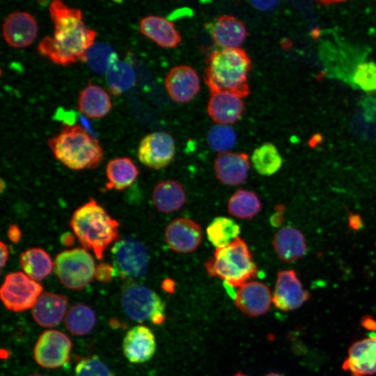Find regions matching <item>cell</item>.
I'll return each mask as SVG.
<instances>
[{
    "mask_svg": "<svg viewBox=\"0 0 376 376\" xmlns=\"http://www.w3.org/2000/svg\"><path fill=\"white\" fill-rule=\"evenodd\" d=\"M123 308L131 320L162 324L165 319V306L160 297L152 290L136 283L127 285L122 293Z\"/></svg>",
    "mask_w": 376,
    "mask_h": 376,
    "instance_id": "cell-6",
    "label": "cell"
},
{
    "mask_svg": "<svg viewBox=\"0 0 376 376\" xmlns=\"http://www.w3.org/2000/svg\"><path fill=\"white\" fill-rule=\"evenodd\" d=\"M96 322L94 311L88 306L78 304L68 311L65 317V325L72 334L84 336L90 333Z\"/></svg>",
    "mask_w": 376,
    "mask_h": 376,
    "instance_id": "cell-30",
    "label": "cell"
},
{
    "mask_svg": "<svg viewBox=\"0 0 376 376\" xmlns=\"http://www.w3.org/2000/svg\"><path fill=\"white\" fill-rule=\"evenodd\" d=\"M106 80L110 93L120 95L134 86L136 75L130 64L118 61L107 72Z\"/></svg>",
    "mask_w": 376,
    "mask_h": 376,
    "instance_id": "cell-32",
    "label": "cell"
},
{
    "mask_svg": "<svg viewBox=\"0 0 376 376\" xmlns=\"http://www.w3.org/2000/svg\"><path fill=\"white\" fill-rule=\"evenodd\" d=\"M251 68L250 58L241 48L214 51L207 59L204 80L211 92H228L242 98L249 93Z\"/></svg>",
    "mask_w": 376,
    "mask_h": 376,
    "instance_id": "cell-2",
    "label": "cell"
},
{
    "mask_svg": "<svg viewBox=\"0 0 376 376\" xmlns=\"http://www.w3.org/2000/svg\"><path fill=\"white\" fill-rule=\"evenodd\" d=\"M19 262L25 274L36 281L46 278L54 267L49 255L38 247H33L22 253Z\"/></svg>",
    "mask_w": 376,
    "mask_h": 376,
    "instance_id": "cell-28",
    "label": "cell"
},
{
    "mask_svg": "<svg viewBox=\"0 0 376 376\" xmlns=\"http://www.w3.org/2000/svg\"><path fill=\"white\" fill-rule=\"evenodd\" d=\"M42 287L21 272L7 274L0 289V295L6 308L13 312H21L33 308Z\"/></svg>",
    "mask_w": 376,
    "mask_h": 376,
    "instance_id": "cell-9",
    "label": "cell"
},
{
    "mask_svg": "<svg viewBox=\"0 0 376 376\" xmlns=\"http://www.w3.org/2000/svg\"><path fill=\"white\" fill-rule=\"evenodd\" d=\"M251 162L258 173L271 175L280 169L283 160L276 146L267 142L255 149Z\"/></svg>",
    "mask_w": 376,
    "mask_h": 376,
    "instance_id": "cell-33",
    "label": "cell"
},
{
    "mask_svg": "<svg viewBox=\"0 0 376 376\" xmlns=\"http://www.w3.org/2000/svg\"><path fill=\"white\" fill-rule=\"evenodd\" d=\"M264 376H283L279 373H268Z\"/></svg>",
    "mask_w": 376,
    "mask_h": 376,
    "instance_id": "cell-47",
    "label": "cell"
},
{
    "mask_svg": "<svg viewBox=\"0 0 376 376\" xmlns=\"http://www.w3.org/2000/svg\"><path fill=\"white\" fill-rule=\"evenodd\" d=\"M233 376H248V375H244V374H243L242 373H238L235 374Z\"/></svg>",
    "mask_w": 376,
    "mask_h": 376,
    "instance_id": "cell-49",
    "label": "cell"
},
{
    "mask_svg": "<svg viewBox=\"0 0 376 376\" xmlns=\"http://www.w3.org/2000/svg\"><path fill=\"white\" fill-rule=\"evenodd\" d=\"M242 97L228 92H211L207 104L210 118L217 124H233L237 121L244 111Z\"/></svg>",
    "mask_w": 376,
    "mask_h": 376,
    "instance_id": "cell-20",
    "label": "cell"
},
{
    "mask_svg": "<svg viewBox=\"0 0 376 376\" xmlns=\"http://www.w3.org/2000/svg\"><path fill=\"white\" fill-rule=\"evenodd\" d=\"M240 226L226 217L214 218L206 229L207 239L216 248H223L234 242L240 233Z\"/></svg>",
    "mask_w": 376,
    "mask_h": 376,
    "instance_id": "cell-29",
    "label": "cell"
},
{
    "mask_svg": "<svg viewBox=\"0 0 376 376\" xmlns=\"http://www.w3.org/2000/svg\"><path fill=\"white\" fill-rule=\"evenodd\" d=\"M214 40L224 49H236L243 43L247 35L244 23L230 15L219 17L212 28Z\"/></svg>",
    "mask_w": 376,
    "mask_h": 376,
    "instance_id": "cell-24",
    "label": "cell"
},
{
    "mask_svg": "<svg viewBox=\"0 0 376 376\" xmlns=\"http://www.w3.org/2000/svg\"><path fill=\"white\" fill-rule=\"evenodd\" d=\"M152 201L156 208L163 213H171L179 210L186 201L183 187L175 180L159 182L152 191Z\"/></svg>",
    "mask_w": 376,
    "mask_h": 376,
    "instance_id": "cell-26",
    "label": "cell"
},
{
    "mask_svg": "<svg viewBox=\"0 0 376 376\" xmlns=\"http://www.w3.org/2000/svg\"><path fill=\"white\" fill-rule=\"evenodd\" d=\"M261 204L253 191L240 189L229 198L228 210L235 217L251 219L260 210Z\"/></svg>",
    "mask_w": 376,
    "mask_h": 376,
    "instance_id": "cell-31",
    "label": "cell"
},
{
    "mask_svg": "<svg viewBox=\"0 0 376 376\" xmlns=\"http://www.w3.org/2000/svg\"><path fill=\"white\" fill-rule=\"evenodd\" d=\"M205 267L210 276L218 277L235 288L256 278L258 272L249 247L240 237L227 246L216 249Z\"/></svg>",
    "mask_w": 376,
    "mask_h": 376,
    "instance_id": "cell-5",
    "label": "cell"
},
{
    "mask_svg": "<svg viewBox=\"0 0 376 376\" xmlns=\"http://www.w3.org/2000/svg\"><path fill=\"white\" fill-rule=\"evenodd\" d=\"M49 10L54 32L52 36L41 40L38 52L53 63L64 66L82 60L93 45L96 32L86 26L79 9L70 8L61 1H52Z\"/></svg>",
    "mask_w": 376,
    "mask_h": 376,
    "instance_id": "cell-1",
    "label": "cell"
},
{
    "mask_svg": "<svg viewBox=\"0 0 376 376\" xmlns=\"http://www.w3.org/2000/svg\"><path fill=\"white\" fill-rule=\"evenodd\" d=\"M47 144L58 161L76 171L96 168L104 155L97 139L79 125H64Z\"/></svg>",
    "mask_w": 376,
    "mask_h": 376,
    "instance_id": "cell-4",
    "label": "cell"
},
{
    "mask_svg": "<svg viewBox=\"0 0 376 376\" xmlns=\"http://www.w3.org/2000/svg\"><path fill=\"white\" fill-rule=\"evenodd\" d=\"M71 348V340L64 333L47 330L36 343L34 359L43 368H57L69 361Z\"/></svg>",
    "mask_w": 376,
    "mask_h": 376,
    "instance_id": "cell-10",
    "label": "cell"
},
{
    "mask_svg": "<svg viewBox=\"0 0 376 376\" xmlns=\"http://www.w3.org/2000/svg\"><path fill=\"white\" fill-rule=\"evenodd\" d=\"M361 326L370 331H376V320L370 315H364L361 320Z\"/></svg>",
    "mask_w": 376,
    "mask_h": 376,
    "instance_id": "cell-43",
    "label": "cell"
},
{
    "mask_svg": "<svg viewBox=\"0 0 376 376\" xmlns=\"http://www.w3.org/2000/svg\"><path fill=\"white\" fill-rule=\"evenodd\" d=\"M139 171L129 157H116L109 161L106 168L109 189L123 190L131 186Z\"/></svg>",
    "mask_w": 376,
    "mask_h": 376,
    "instance_id": "cell-27",
    "label": "cell"
},
{
    "mask_svg": "<svg viewBox=\"0 0 376 376\" xmlns=\"http://www.w3.org/2000/svg\"><path fill=\"white\" fill-rule=\"evenodd\" d=\"M278 3H279L278 1H251L252 5L260 10H272L273 8H274L276 6Z\"/></svg>",
    "mask_w": 376,
    "mask_h": 376,
    "instance_id": "cell-39",
    "label": "cell"
},
{
    "mask_svg": "<svg viewBox=\"0 0 376 376\" xmlns=\"http://www.w3.org/2000/svg\"><path fill=\"white\" fill-rule=\"evenodd\" d=\"M114 268L109 264L102 263L95 267L94 277L101 282H108L111 280Z\"/></svg>",
    "mask_w": 376,
    "mask_h": 376,
    "instance_id": "cell-38",
    "label": "cell"
},
{
    "mask_svg": "<svg viewBox=\"0 0 376 376\" xmlns=\"http://www.w3.org/2000/svg\"><path fill=\"white\" fill-rule=\"evenodd\" d=\"M165 240L173 251L187 253L195 251L202 240L200 226L187 218L172 221L166 228Z\"/></svg>",
    "mask_w": 376,
    "mask_h": 376,
    "instance_id": "cell-14",
    "label": "cell"
},
{
    "mask_svg": "<svg viewBox=\"0 0 376 376\" xmlns=\"http://www.w3.org/2000/svg\"><path fill=\"white\" fill-rule=\"evenodd\" d=\"M175 154L173 137L169 133L155 132L146 135L140 141L137 155L145 166L155 170L171 164Z\"/></svg>",
    "mask_w": 376,
    "mask_h": 376,
    "instance_id": "cell-11",
    "label": "cell"
},
{
    "mask_svg": "<svg viewBox=\"0 0 376 376\" xmlns=\"http://www.w3.org/2000/svg\"><path fill=\"white\" fill-rule=\"evenodd\" d=\"M237 136L234 130L226 125L217 124L207 134L210 148L219 154L228 152L235 145Z\"/></svg>",
    "mask_w": 376,
    "mask_h": 376,
    "instance_id": "cell-35",
    "label": "cell"
},
{
    "mask_svg": "<svg viewBox=\"0 0 376 376\" xmlns=\"http://www.w3.org/2000/svg\"><path fill=\"white\" fill-rule=\"evenodd\" d=\"M116 51L108 44L96 42L87 50L82 61L95 72L104 73L118 62Z\"/></svg>",
    "mask_w": 376,
    "mask_h": 376,
    "instance_id": "cell-34",
    "label": "cell"
},
{
    "mask_svg": "<svg viewBox=\"0 0 376 376\" xmlns=\"http://www.w3.org/2000/svg\"><path fill=\"white\" fill-rule=\"evenodd\" d=\"M173 283L171 280H166L163 283V288L165 290L169 291L173 289Z\"/></svg>",
    "mask_w": 376,
    "mask_h": 376,
    "instance_id": "cell-46",
    "label": "cell"
},
{
    "mask_svg": "<svg viewBox=\"0 0 376 376\" xmlns=\"http://www.w3.org/2000/svg\"><path fill=\"white\" fill-rule=\"evenodd\" d=\"M29 376H44V375H42L41 374H32V375H31Z\"/></svg>",
    "mask_w": 376,
    "mask_h": 376,
    "instance_id": "cell-50",
    "label": "cell"
},
{
    "mask_svg": "<svg viewBox=\"0 0 376 376\" xmlns=\"http://www.w3.org/2000/svg\"><path fill=\"white\" fill-rule=\"evenodd\" d=\"M70 226L83 248L93 250L99 260L118 240V222L93 199L74 212Z\"/></svg>",
    "mask_w": 376,
    "mask_h": 376,
    "instance_id": "cell-3",
    "label": "cell"
},
{
    "mask_svg": "<svg viewBox=\"0 0 376 376\" xmlns=\"http://www.w3.org/2000/svg\"><path fill=\"white\" fill-rule=\"evenodd\" d=\"M61 242L65 246H70L75 242V238L71 233H65L61 235Z\"/></svg>",
    "mask_w": 376,
    "mask_h": 376,
    "instance_id": "cell-45",
    "label": "cell"
},
{
    "mask_svg": "<svg viewBox=\"0 0 376 376\" xmlns=\"http://www.w3.org/2000/svg\"><path fill=\"white\" fill-rule=\"evenodd\" d=\"M217 179L228 185H240L246 180L249 169V155L246 153L219 154L214 162Z\"/></svg>",
    "mask_w": 376,
    "mask_h": 376,
    "instance_id": "cell-19",
    "label": "cell"
},
{
    "mask_svg": "<svg viewBox=\"0 0 376 376\" xmlns=\"http://www.w3.org/2000/svg\"><path fill=\"white\" fill-rule=\"evenodd\" d=\"M296 272L292 269L279 271L272 295L274 306L283 311L297 309L310 299Z\"/></svg>",
    "mask_w": 376,
    "mask_h": 376,
    "instance_id": "cell-12",
    "label": "cell"
},
{
    "mask_svg": "<svg viewBox=\"0 0 376 376\" xmlns=\"http://www.w3.org/2000/svg\"><path fill=\"white\" fill-rule=\"evenodd\" d=\"M348 222L350 228L352 230H359L363 227L362 219L359 214L350 213Z\"/></svg>",
    "mask_w": 376,
    "mask_h": 376,
    "instance_id": "cell-40",
    "label": "cell"
},
{
    "mask_svg": "<svg viewBox=\"0 0 376 376\" xmlns=\"http://www.w3.org/2000/svg\"><path fill=\"white\" fill-rule=\"evenodd\" d=\"M8 236L13 242H17L21 238V231L19 227L15 224L10 226L8 230Z\"/></svg>",
    "mask_w": 376,
    "mask_h": 376,
    "instance_id": "cell-41",
    "label": "cell"
},
{
    "mask_svg": "<svg viewBox=\"0 0 376 376\" xmlns=\"http://www.w3.org/2000/svg\"><path fill=\"white\" fill-rule=\"evenodd\" d=\"M354 82L363 91L376 90V63L366 62L357 65L353 75Z\"/></svg>",
    "mask_w": 376,
    "mask_h": 376,
    "instance_id": "cell-37",
    "label": "cell"
},
{
    "mask_svg": "<svg viewBox=\"0 0 376 376\" xmlns=\"http://www.w3.org/2000/svg\"><path fill=\"white\" fill-rule=\"evenodd\" d=\"M75 376H115L108 366L96 356L87 357L75 367Z\"/></svg>",
    "mask_w": 376,
    "mask_h": 376,
    "instance_id": "cell-36",
    "label": "cell"
},
{
    "mask_svg": "<svg viewBox=\"0 0 376 376\" xmlns=\"http://www.w3.org/2000/svg\"><path fill=\"white\" fill-rule=\"evenodd\" d=\"M273 247L284 262H292L306 253V244L302 233L293 227L285 226L279 230L273 238Z\"/></svg>",
    "mask_w": 376,
    "mask_h": 376,
    "instance_id": "cell-23",
    "label": "cell"
},
{
    "mask_svg": "<svg viewBox=\"0 0 376 376\" xmlns=\"http://www.w3.org/2000/svg\"><path fill=\"white\" fill-rule=\"evenodd\" d=\"M139 31L164 48L176 47L182 40L174 24L163 17L149 15L142 18Z\"/></svg>",
    "mask_w": 376,
    "mask_h": 376,
    "instance_id": "cell-22",
    "label": "cell"
},
{
    "mask_svg": "<svg viewBox=\"0 0 376 376\" xmlns=\"http://www.w3.org/2000/svg\"><path fill=\"white\" fill-rule=\"evenodd\" d=\"M38 33L37 22L33 16L25 11L10 13L2 24V35L6 42L15 48L31 45Z\"/></svg>",
    "mask_w": 376,
    "mask_h": 376,
    "instance_id": "cell-13",
    "label": "cell"
},
{
    "mask_svg": "<svg viewBox=\"0 0 376 376\" xmlns=\"http://www.w3.org/2000/svg\"><path fill=\"white\" fill-rule=\"evenodd\" d=\"M115 273L122 279L132 280L144 276L149 266V254L146 246L132 238L116 241L111 249Z\"/></svg>",
    "mask_w": 376,
    "mask_h": 376,
    "instance_id": "cell-8",
    "label": "cell"
},
{
    "mask_svg": "<svg viewBox=\"0 0 376 376\" xmlns=\"http://www.w3.org/2000/svg\"><path fill=\"white\" fill-rule=\"evenodd\" d=\"M165 86L170 97L175 102L191 101L200 90V81L196 71L186 65L173 68L165 79Z\"/></svg>",
    "mask_w": 376,
    "mask_h": 376,
    "instance_id": "cell-16",
    "label": "cell"
},
{
    "mask_svg": "<svg viewBox=\"0 0 376 376\" xmlns=\"http://www.w3.org/2000/svg\"><path fill=\"white\" fill-rule=\"evenodd\" d=\"M343 369L352 376H369L376 373V337L353 343L348 349Z\"/></svg>",
    "mask_w": 376,
    "mask_h": 376,
    "instance_id": "cell-17",
    "label": "cell"
},
{
    "mask_svg": "<svg viewBox=\"0 0 376 376\" xmlns=\"http://www.w3.org/2000/svg\"><path fill=\"white\" fill-rule=\"evenodd\" d=\"M123 350L130 362H147L152 359L156 350L155 335L146 326H134L127 332L123 342Z\"/></svg>",
    "mask_w": 376,
    "mask_h": 376,
    "instance_id": "cell-18",
    "label": "cell"
},
{
    "mask_svg": "<svg viewBox=\"0 0 376 376\" xmlns=\"http://www.w3.org/2000/svg\"><path fill=\"white\" fill-rule=\"evenodd\" d=\"M68 304V298L64 295L43 292L32 308L33 318L42 327H55L63 320Z\"/></svg>",
    "mask_w": 376,
    "mask_h": 376,
    "instance_id": "cell-21",
    "label": "cell"
},
{
    "mask_svg": "<svg viewBox=\"0 0 376 376\" xmlns=\"http://www.w3.org/2000/svg\"><path fill=\"white\" fill-rule=\"evenodd\" d=\"M55 272L61 283L75 290L84 289L93 280L95 265L84 248H74L58 253L54 260Z\"/></svg>",
    "mask_w": 376,
    "mask_h": 376,
    "instance_id": "cell-7",
    "label": "cell"
},
{
    "mask_svg": "<svg viewBox=\"0 0 376 376\" xmlns=\"http://www.w3.org/2000/svg\"><path fill=\"white\" fill-rule=\"evenodd\" d=\"M1 268L2 269L6 265L8 258V250L6 245L3 242H1Z\"/></svg>",
    "mask_w": 376,
    "mask_h": 376,
    "instance_id": "cell-44",
    "label": "cell"
},
{
    "mask_svg": "<svg viewBox=\"0 0 376 376\" xmlns=\"http://www.w3.org/2000/svg\"><path fill=\"white\" fill-rule=\"evenodd\" d=\"M272 301L269 288L264 283L251 281L240 287L235 292L236 306L249 317H256L268 311Z\"/></svg>",
    "mask_w": 376,
    "mask_h": 376,
    "instance_id": "cell-15",
    "label": "cell"
},
{
    "mask_svg": "<svg viewBox=\"0 0 376 376\" xmlns=\"http://www.w3.org/2000/svg\"><path fill=\"white\" fill-rule=\"evenodd\" d=\"M108 93L100 86L90 83L80 91L78 109L89 118H100L106 116L111 108Z\"/></svg>",
    "mask_w": 376,
    "mask_h": 376,
    "instance_id": "cell-25",
    "label": "cell"
},
{
    "mask_svg": "<svg viewBox=\"0 0 376 376\" xmlns=\"http://www.w3.org/2000/svg\"><path fill=\"white\" fill-rule=\"evenodd\" d=\"M3 185H4V182H3V180L1 179V192L3 190Z\"/></svg>",
    "mask_w": 376,
    "mask_h": 376,
    "instance_id": "cell-48",
    "label": "cell"
},
{
    "mask_svg": "<svg viewBox=\"0 0 376 376\" xmlns=\"http://www.w3.org/2000/svg\"><path fill=\"white\" fill-rule=\"evenodd\" d=\"M284 206L279 205L276 207V213L273 215L271 219L272 224L274 226H280L283 221V213L284 212Z\"/></svg>",
    "mask_w": 376,
    "mask_h": 376,
    "instance_id": "cell-42",
    "label": "cell"
}]
</instances>
